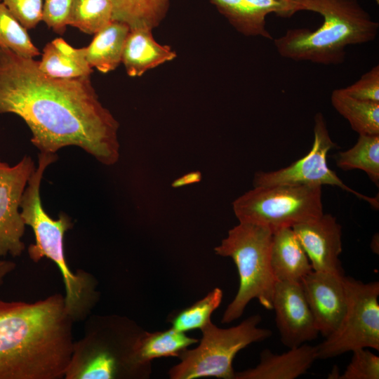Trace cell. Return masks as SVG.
<instances>
[{"label": "cell", "instance_id": "cell-13", "mask_svg": "<svg viewBox=\"0 0 379 379\" xmlns=\"http://www.w3.org/2000/svg\"><path fill=\"white\" fill-rule=\"evenodd\" d=\"M292 228L313 270L344 274L339 259L343 251L342 227L334 216L323 213Z\"/></svg>", "mask_w": 379, "mask_h": 379}, {"label": "cell", "instance_id": "cell-29", "mask_svg": "<svg viewBox=\"0 0 379 379\" xmlns=\"http://www.w3.org/2000/svg\"><path fill=\"white\" fill-rule=\"evenodd\" d=\"M13 16L27 29L42 20L43 0H1Z\"/></svg>", "mask_w": 379, "mask_h": 379}, {"label": "cell", "instance_id": "cell-25", "mask_svg": "<svg viewBox=\"0 0 379 379\" xmlns=\"http://www.w3.org/2000/svg\"><path fill=\"white\" fill-rule=\"evenodd\" d=\"M222 299V290L214 288L203 299L176 315L171 321L172 328L183 333L197 328L201 329L211 321V316L220 306Z\"/></svg>", "mask_w": 379, "mask_h": 379}, {"label": "cell", "instance_id": "cell-15", "mask_svg": "<svg viewBox=\"0 0 379 379\" xmlns=\"http://www.w3.org/2000/svg\"><path fill=\"white\" fill-rule=\"evenodd\" d=\"M270 263L276 281L300 282L313 270L292 227H282L273 232Z\"/></svg>", "mask_w": 379, "mask_h": 379}, {"label": "cell", "instance_id": "cell-31", "mask_svg": "<svg viewBox=\"0 0 379 379\" xmlns=\"http://www.w3.org/2000/svg\"><path fill=\"white\" fill-rule=\"evenodd\" d=\"M74 0H44L42 20L58 34H63Z\"/></svg>", "mask_w": 379, "mask_h": 379}, {"label": "cell", "instance_id": "cell-17", "mask_svg": "<svg viewBox=\"0 0 379 379\" xmlns=\"http://www.w3.org/2000/svg\"><path fill=\"white\" fill-rule=\"evenodd\" d=\"M197 342V339L173 328L164 331L145 333L131 345L127 355V364L138 366L155 358L178 357Z\"/></svg>", "mask_w": 379, "mask_h": 379}, {"label": "cell", "instance_id": "cell-3", "mask_svg": "<svg viewBox=\"0 0 379 379\" xmlns=\"http://www.w3.org/2000/svg\"><path fill=\"white\" fill-rule=\"evenodd\" d=\"M302 11L317 13L323 23L316 29L295 28L274 39L279 54L295 61L324 65L344 62L348 46L374 41L379 23L357 0H300Z\"/></svg>", "mask_w": 379, "mask_h": 379}, {"label": "cell", "instance_id": "cell-32", "mask_svg": "<svg viewBox=\"0 0 379 379\" xmlns=\"http://www.w3.org/2000/svg\"><path fill=\"white\" fill-rule=\"evenodd\" d=\"M201 180V173L199 171H192L175 179L172 182V187H181L187 185H192Z\"/></svg>", "mask_w": 379, "mask_h": 379}, {"label": "cell", "instance_id": "cell-23", "mask_svg": "<svg viewBox=\"0 0 379 379\" xmlns=\"http://www.w3.org/2000/svg\"><path fill=\"white\" fill-rule=\"evenodd\" d=\"M112 14L110 0H74L67 25L95 34L112 20Z\"/></svg>", "mask_w": 379, "mask_h": 379}, {"label": "cell", "instance_id": "cell-4", "mask_svg": "<svg viewBox=\"0 0 379 379\" xmlns=\"http://www.w3.org/2000/svg\"><path fill=\"white\" fill-rule=\"evenodd\" d=\"M57 159L56 154L39 153L37 167L28 180L20 208L25 225L32 229L35 237V243L27 248L29 258L38 262L47 258L56 264L63 279L66 311L74 321H77L84 320L91 312L98 293L94 277L82 270L74 273L66 261L64 238L73 226L71 218L60 212L58 218L53 219L42 205L40 187L43 175L47 167Z\"/></svg>", "mask_w": 379, "mask_h": 379}, {"label": "cell", "instance_id": "cell-11", "mask_svg": "<svg viewBox=\"0 0 379 379\" xmlns=\"http://www.w3.org/2000/svg\"><path fill=\"white\" fill-rule=\"evenodd\" d=\"M272 310L280 340L289 349L312 341L319 334L300 282L276 281Z\"/></svg>", "mask_w": 379, "mask_h": 379}, {"label": "cell", "instance_id": "cell-34", "mask_svg": "<svg viewBox=\"0 0 379 379\" xmlns=\"http://www.w3.org/2000/svg\"><path fill=\"white\" fill-rule=\"evenodd\" d=\"M378 4H379V0H374Z\"/></svg>", "mask_w": 379, "mask_h": 379}, {"label": "cell", "instance_id": "cell-9", "mask_svg": "<svg viewBox=\"0 0 379 379\" xmlns=\"http://www.w3.org/2000/svg\"><path fill=\"white\" fill-rule=\"evenodd\" d=\"M314 140L310 152L291 165L274 171L258 172L253 178V187L273 185H331L352 193L375 208L378 199L362 194L345 184L331 170L327 161L328 152L336 147L332 140L324 117L321 112L314 116Z\"/></svg>", "mask_w": 379, "mask_h": 379}, {"label": "cell", "instance_id": "cell-30", "mask_svg": "<svg viewBox=\"0 0 379 379\" xmlns=\"http://www.w3.org/2000/svg\"><path fill=\"white\" fill-rule=\"evenodd\" d=\"M343 89L354 98L379 102V65H375L359 80Z\"/></svg>", "mask_w": 379, "mask_h": 379}, {"label": "cell", "instance_id": "cell-8", "mask_svg": "<svg viewBox=\"0 0 379 379\" xmlns=\"http://www.w3.org/2000/svg\"><path fill=\"white\" fill-rule=\"evenodd\" d=\"M347 304L338 328L317 345V359L360 348L379 350V282L364 283L345 276Z\"/></svg>", "mask_w": 379, "mask_h": 379}, {"label": "cell", "instance_id": "cell-12", "mask_svg": "<svg viewBox=\"0 0 379 379\" xmlns=\"http://www.w3.org/2000/svg\"><path fill=\"white\" fill-rule=\"evenodd\" d=\"M300 284L319 333L326 338L338 328L346 311L345 275L312 270Z\"/></svg>", "mask_w": 379, "mask_h": 379}, {"label": "cell", "instance_id": "cell-14", "mask_svg": "<svg viewBox=\"0 0 379 379\" xmlns=\"http://www.w3.org/2000/svg\"><path fill=\"white\" fill-rule=\"evenodd\" d=\"M317 347L304 343L282 354L269 349L253 368L235 373V379H295L305 374L317 360Z\"/></svg>", "mask_w": 379, "mask_h": 379}, {"label": "cell", "instance_id": "cell-2", "mask_svg": "<svg viewBox=\"0 0 379 379\" xmlns=\"http://www.w3.org/2000/svg\"><path fill=\"white\" fill-rule=\"evenodd\" d=\"M74 321L64 296L0 300V379H60L71 361Z\"/></svg>", "mask_w": 379, "mask_h": 379}, {"label": "cell", "instance_id": "cell-18", "mask_svg": "<svg viewBox=\"0 0 379 379\" xmlns=\"http://www.w3.org/2000/svg\"><path fill=\"white\" fill-rule=\"evenodd\" d=\"M39 68L46 75L58 79L90 77L93 72L86 59L85 47L74 48L62 38L44 46Z\"/></svg>", "mask_w": 379, "mask_h": 379}, {"label": "cell", "instance_id": "cell-1", "mask_svg": "<svg viewBox=\"0 0 379 379\" xmlns=\"http://www.w3.org/2000/svg\"><path fill=\"white\" fill-rule=\"evenodd\" d=\"M26 123L39 152L81 148L102 164L119 157V123L98 99L90 77L58 79L39 68V61L0 48V114Z\"/></svg>", "mask_w": 379, "mask_h": 379}, {"label": "cell", "instance_id": "cell-16", "mask_svg": "<svg viewBox=\"0 0 379 379\" xmlns=\"http://www.w3.org/2000/svg\"><path fill=\"white\" fill-rule=\"evenodd\" d=\"M175 57V52L168 46L161 45L154 39L151 29L135 28L130 29L128 33L121 62L128 75L134 77Z\"/></svg>", "mask_w": 379, "mask_h": 379}, {"label": "cell", "instance_id": "cell-33", "mask_svg": "<svg viewBox=\"0 0 379 379\" xmlns=\"http://www.w3.org/2000/svg\"><path fill=\"white\" fill-rule=\"evenodd\" d=\"M15 266L13 261L0 259V286L3 284L6 276L14 270Z\"/></svg>", "mask_w": 379, "mask_h": 379}, {"label": "cell", "instance_id": "cell-26", "mask_svg": "<svg viewBox=\"0 0 379 379\" xmlns=\"http://www.w3.org/2000/svg\"><path fill=\"white\" fill-rule=\"evenodd\" d=\"M247 11L260 36L272 40L266 28V16L274 13L277 16L288 18L302 11L300 0H244Z\"/></svg>", "mask_w": 379, "mask_h": 379}, {"label": "cell", "instance_id": "cell-10", "mask_svg": "<svg viewBox=\"0 0 379 379\" xmlns=\"http://www.w3.org/2000/svg\"><path fill=\"white\" fill-rule=\"evenodd\" d=\"M36 166L25 155L14 166L0 159V259L21 255L25 248L22 238L25 223L20 211L22 196Z\"/></svg>", "mask_w": 379, "mask_h": 379}, {"label": "cell", "instance_id": "cell-20", "mask_svg": "<svg viewBox=\"0 0 379 379\" xmlns=\"http://www.w3.org/2000/svg\"><path fill=\"white\" fill-rule=\"evenodd\" d=\"M331 102L359 135H379V102L351 97L343 88L332 91Z\"/></svg>", "mask_w": 379, "mask_h": 379}, {"label": "cell", "instance_id": "cell-22", "mask_svg": "<svg viewBox=\"0 0 379 379\" xmlns=\"http://www.w3.org/2000/svg\"><path fill=\"white\" fill-rule=\"evenodd\" d=\"M338 168L364 171L377 186L379 184V135H359L355 145L335 157Z\"/></svg>", "mask_w": 379, "mask_h": 379}, {"label": "cell", "instance_id": "cell-21", "mask_svg": "<svg viewBox=\"0 0 379 379\" xmlns=\"http://www.w3.org/2000/svg\"><path fill=\"white\" fill-rule=\"evenodd\" d=\"M112 20L126 24L130 29L152 30L165 18L169 0H110Z\"/></svg>", "mask_w": 379, "mask_h": 379}, {"label": "cell", "instance_id": "cell-19", "mask_svg": "<svg viewBox=\"0 0 379 379\" xmlns=\"http://www.w3.org/2000/svg\"><path fill=\"white\" fill-rule=\"evenodd\" d=\"M129 27L120 21L112 20L95 34L91 43L85 47L88 65L102 73L115 69L121 62L125 41Z\"/></svg>", "mask_w": 379, "mask_h": 379}, {"label": "cell", "instance_id": "cell-28", "mask_svg": "<svg viewBox=\"0 0 379 379\" xmlns=\"http://www.w3.org/2000/svg\"><path fill=\"white\" fill-rule=\"evenodd\" d=\"M350 362L340 379H378L379 357L368 350L360 348L352 352Z\"/></svg>", "mask_w": 379, "mask_h": 379}, {"label": "cell", "instance_id": "cell-7", "mask_svg": "<svg viewBox=\"0 0 379 379\" xmlns=\"http://www.w3.org/2000/svg\"><path fill=\"white\" fill-rule=\"evenodd\" d=\"M322 187H254L233 202L239 222L266 227L273 232L315 219L323 213Z\"/></svg>", "mask_w": 379, "mask_h": 379}, {"label": "cell", "instance_id": "cell-6", "mask_svg": "<svg viewBox=\"0 0 379 379\" xmlns=\"http://www.w3.org/2000/svg\"><path fill=\"white\" fill-rule=\"evenodd\" d=\"M261 320L259 314L252 315L229 328H218L211 321L201 328L199 345L180 354L181 361L171 369V378H234L232 361L236 354L248 345L272 335L271 330L258 327Z\"/></svg>", "mask_w": 379, "mask_h": 379}, {"label": "cell", "instance_id": "cell-27", "mask_svg": "<svg viewBox=\"0 0 379 379\" xmlns=\"http://www.w3.org/2000/svg\"><path fill=\"white\" fill-rule=\"evenodd\" d=\"M211 2L239 32L247 36H259L244 0H211Z\"/></svg>", "mask_w": 379, "mask_h": 379}, {"label": "cell", "instance_id": "cell-5", "mask_svg": "<svg viewBox=\"0 0 379 379\" xmlns=\"http://www.w3.org/2000/svg\"><path fill=\"white\" fill-rule=\"evenodd\" d=\"M272 234L266 227L239 222L214 248L216 254L233 260L239 277L238 291L226 308L222 323L239 318L253 299H257L265 309H272L276 284L270 263Z\"/></svg>", "mask_w": 379, "mask_h": 379}, {"label": "cell", "instance_id": "cell-24", "mask_svg": "<svg viewBox=\"0 0 379 379\" xmlns=\"http://www.w3.org/2000/svg\"><path fill=\"white\" fill-rule=\"evenodd\" d=\"M27 30L0 0V48L24 58H33L39 55L40 52Z\"/></svg>", "mask_w": 379, "mask_h": 379}]
</instances>
